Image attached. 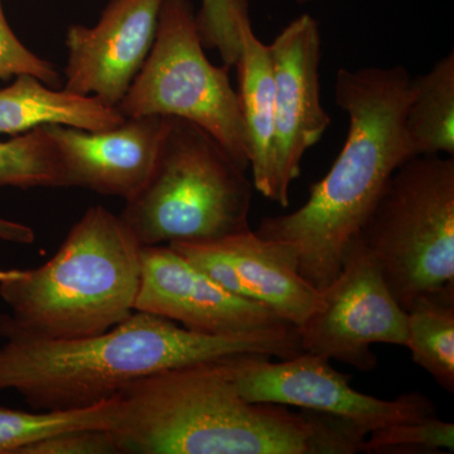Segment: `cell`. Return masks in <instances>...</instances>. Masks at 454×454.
<instances>
[{
    "mask_svg": "<svg viewBox=\"0 0 454 454\" xmlns=\"http://www.w3.org/2000/svg\"><path fill=\"white\" fill-rule=\"evenodd\" d=\"M0 391L20 394L32 411H65L113 399L151 373L203 361L301 354L297 328L219 336L136 310L106 333L80 339H41L3 333Z\"/></svg>",
    "mask_w": 454,
    "mask_h": 454,
    "instance_id": "6da1fadb",
    "label": "cell"
},
{
    "mask_svg": "<svg viewBox=\"0 0 454 454\" xmlns=\"http://www.w3.org/2000/svg\"><path fill=\"white\" fill-rule=\"evenodd\" d=\"M411 76L403 66L340 68L334 100L348 116L342 151L298 210L265 217L256 234L294 254L301 277L324 291L342 269L393 173L415 157L404 129Z\"/></svg>",
    "mask_w": 454,
    "mask_h": 454,
    "instance_id": "7a4b0ae2",
    "label": "cell"
},
{
    "mask_svg": "<svg viewBox=\"0 0 454 454\" xmlns=\"http://www.w3.org/2000/svg\"><path fill=\"white\" fill-rule=\"evenodd\" d=\"M230 358L173 367L118 394L121 454H315L309 411L247 402Z\"/></svg>",
    "mask_w": 454,
    "mask_h": 454,
    "instance_id": "3957f363",
    "label": "cell"
},
{
    "mask_svg": "<svg viewBox=\"0 0 454 454\" xmlns=\"http://www.w3.org/2000/svg\"><path fill=\"white\" fill-rule=\"evenodd\" d=\"M142 247L121 217L103 206L88 208L49 262L0 282V298L11 309L0 316V333L80 339L129 318Z\"/></svg>",
    "mask_w": 454,
    "mask_h": 454,
    "instance_id": "277c9868",
    "label": "cell"
},
{
    "mask_svg": "<svg viewBox=\"0 0 454 454\" xmlns=\"http://www.w3.org/2000/svg\"><path fill=\"white\" fill-rule=\"evenodd\" d=\"M247 170L201 127L167 116L151 176L119 217L142 247L240 234L250 230Z\"/></svg>",
    "mask_w": 454,
    "mask_h": 454,
    "instance_id": "5b68a950",
    "label": "cell"
},
{
    "mask_svg": "<svg viewBox=\"0 0 454 454\" xmlns=\"http://www.w3.org/2000/svg\"><path fill=\"white\" fill-rule=\"evenodd\" d=\"M397 303L454 286V155H415L393 173L358 232Z\"/></svg>",
    "mask_w": 454,
    "mask_h": 454,
    "instance_id": "8992f818",
    "label": "cell"
},
{
    "mask_svg": "<svg viewBox=\"0 0 454 454\" xmlns=\"http://www.w3.org/2000/svg\"><path fill=\"white\" fill-rule=\"evenodd\" d=\"M203 49L191 0H163L151 52L116 109L125 118L160 115L193 122L249 169L231 67L212 65Z\"/></svg>",
    "mask_w": 454,
    "mask_h": 454,
    "instance_id": "52a82bcc",
    "label": "cell"
},
{
    "mask_svg": "<svg viewBox=\"0 0 454 454\" xmlns=\"http://www.w3.org/2000/svg\"><path fill=\"white\" fill-rule=\"evenodd\" d=\"M321 294L318 309L297 328L301 351L367 372L378 365L372 345L405 348L408 312L360 236L349 243L339 276Z\"/></svg>",
    "mask_w": 454,
    "mask_h": 454,
    "instance_id": "ba28073f",
    "label": "cell"
},
{
    "mask_svg": "<svg viewBox=\"0 0 454 454\" xmlns=\"http://www.w3.org/2000/svg\"><path fill=\"white\" fill-rule=\"evenodd\" d=\"M230 364L236 387L247 402L324 411L369 434L435 415V405L424 394L414 391L393 400L367 395L352 387L349 376L334 370L330 360L309 352L278 363L265 355H240L230 358Z\"/></svg>",
    "mask_w": 454,
    "mask_h": 454,
    "instance_id": "9c48e42d",
    "label": "cell"
},
{
    "mask_svg": "<svg viewBox=\"0 0 454 454\" xmlns=\"http://www.w3.org/2000/svg\"><path fill=\"white\" fill-rule=\"evenodd\" d=\"M276 89L273 202L288 207L301 160L322 139L331 118L322 106L319 65L322 38L310 14L292 20L268 44Z\"/></svg>",
    "mask_w": 454,
    "mask_h": 454,
    "instance_id": "30bf717a",
    "label": "cell"
},
{
    "mask_svg": "<svg viewBox=\"0 0 454 454\" xmlns=\"http://www.w3.org/2000/svg\"><path fill=\"white\" fill-rule=\"evenodd\" d=\"M136 310L219 336L294 327L267 307L226 291L170 245L142 247Z\"/></svg>",
    "mask_w": 454,
    "mask_h": 454,
    "instance_id": "8fae6325",
    "label": "cell"
},
{
    "mask_svg": "<svg viewBox=\"0 0 454 454\" xmlns=\"http://www.w3.org/2000/svg\"><path fill=\"white\" fill-rule=\"evenodd\" d=\"M168 245L226 291L267 307L295 328L321 304V291L301 277L292 250L252 229L217 240Z\"/></svg>",
    "mask_w": 454,
    "mask_h": 454,
    "instance_id": "7c38bea8",
    "label": "cell"
},
{
    "mask_svg": "<svg viewBox=\"0 0 454 454\" xmlns=\"http://www.w3.org/2000/svg\"><path fill=\"white\" fill-rule=\"evenodd\" d=\"M163 0H110L94 27L73 25L65 90L116 107L151 52Z\"/></svg>",
    "mask_w": 454,
    "mask_h": 454,
    "instance_id": "4fadbf2b",
    "label": "cell"
},
{
    "mask_svg": "<svg viewBox=\"0 0 454 454\" xmlns=\"http://www.w3.org/2000/svg\"><path fill=\"white\" fill-rule=\"evenodd\" d=\"M166 122L167 116L145 115L125 118L106 130L46 125L65 187L85 188L128 201L151 176Z\"/></svg>",
    "mask_w": 454,
    "mask_h": 454,
    "instance_id": "5bb4252c",
    "label": "cell"
},
{
    "mask_svg": "<svg viewBox=\"0 0 454 454\" xmlns=\"http://www.w3.org/2000/svg\"><path fill=\"white\" fill-rule=\"evenodd\" d=\"M241 50L236 61L239 106L247 136L253 184L273 201L276 89L268 44L254 33L252 20L240 27Z\"/></svg>",
    "mask_w": 454,
    "mask_h": 454,
    "instance_id": "9a60e30c",
    "label": "cell"
},
{
    "mask_svg": "<svg viewBox=\"0 0 454 454\" xmlns=\"http://www.w3.org/2000/svg\"><path fill=\"white\" fill-rule=\"evenodd\" d=\"M124 121L116 107L97 98L59 91L31 74H20L0 90V134L20 136L42 125L106 130Z\"/></svg>",
    "mask_w": 454,
    "mask_h": 454,
    "instance_id": "2e32d148",
    "label": "cell"
},
{
    "mask_svg": "<svg viewBox=\"0 0 454 454\" xmlns=\"http://www.w3.org/2000/svg\"><path fill=\"white\" fill-rule=\"evenodd\" d=\"M404 129L415 155H454V55L411 77Z\"/></svg>",
    "mask_w": 454,
    "mask_h": 454,
    "instance_id": "e0dca14e",
    "label": "cell"
},
{
    "mask_svg": "<svg viewBox=\"0 0 454 454\" xmlns=\"http://www.w3.org/2000/svg\"><path fill=\"white\" fill-rule=\"evenodd\" d=\"M406 348L448 393H454V286L419 298L408 310Z\"/></svg>",
    "mask_w": 454,
    "mask_h": 454,
    "instance_id": "ac0fdd59",
    "label": "cell"
},
{
    "mask_svg": "<svg viewBox=\"0 0 454 454\" xmlns=\"http://www.w3.org/2000/svg\"><path fill=\"white\" fill-rule=\"evenodd\" d=\"M118 395L89 408L65 411H20L0 406V454H20L23 448L59 433L77 429H112Z\"/></svg>",
    "mask_w": 454,
    "mask_h": 454,
    "instance_id": "d6986e66",
    "label": "cell"
},
{
    "mask_svg": "<svg viewBox=\"0 0 454 454\" xmlns=\"http://www.w3.org/2000/svg\"><path fill=\"white\" fill-rule=\"evenodd\" d=\"M0 187H65L61 163L46 125L0 142Z\"/></svg>",
    "mask_w": 454,
    "mask_h": 454,
    "instance_id": "ffe728a7",
    "label": "cell"
},
{
    "mask_svg": "<svg viewBox=\"0 0 454 454\" xmlns=\"http://www.w3.org/2000/svg\"><path fill=\"white\" fill-rule=\"evenodd\" d=\"M453 423L435 415L415 422L394 424L367 435L361 453L432 454L453 452Z\"/></svg>",
    "mask_w": 454,
    "mask_h": 454,
    "instance_id": "44dd1931",
    "label": "cell"
},
{
    "mask_svg": "<svg viewBox=\"0 0 454 454\" xmlns=\"http://www.w3.org/2000/svg\"><path fill=\"white\" fill-rule=\"evenodd\" d=\"M196 20L203 46L219 51L223 65L235 66L241 50L240 27L250 20V0H201Z\"/></svg>",
    "mask_w": 454,
    "mask_h": 454,
    "instance_id": "7402d4cb",
    "label": "cell"
},
{
    "mask_svg": "<svg viewBox=\"0 0 454 454\" xmlns=\"http://www.w3.org/2000/svg\"><path fill=\"white\" fill-rule=\"evenodd\" d=\"M31 74L42 82L59 88L61 76L55 66L27 49L9 26L0 0V80Z\"/></svg>",
    "mask_w": 454,
    "mask_h": 454,
    "instance_id": "603a6c76",
    "label": "cell"
},
{
    "mask_svg": "<svg viewBox=\"0 0 454 454\" xmlns=\"http://www.w3.org/2000/svg\"><path fill=\"white\" fill-rule=\"evenodd\" d=\"M20 454H121L109 429H77L35 442Z\"/></svg>",
    "mask_w": 454,
    "mask_h": 454,
    "instance_id": "cb8c5ba5",
    "label": "cell"
},
{
    "mask_svg": "<svg viewBox=\"0 0 454 454\" xmlns=\"http://www.w3.org/2000/svg\"><path fill=\"white\" fill-rule=\"evenodd\" d=\"M0 240L20 245H31L35 241V232L25 223L0 217Z\"/></svg>",
    "mask_w": 454,
    "mask_h": 454,
    "instance_id": "d4e9b609",
    "label": "cell"
},
{
    "mask_svg": "<svg viewBox=\"0 0 454 454\" xmlns=\"http://www.w3.org/2000/svg\"><path fill=\"white\" fill-rule=\"evenodd\" d=\"M20 269H0V282L7 280L9 278L16 276Z\"/></svg>",
    "mask_w": 454,
    "mask_h": 454,
    "instance_id": "484cf974",
    "label": "cell"
},
{
    "mask_svg": "<svg viewBox=\"0 0 454 454\" xmlns=\"http://www.w3.org/2000/svg\"><path fill=\"white\" fill-rule=\"evenodd\" d=\"M312 0H297L298 4H307V3H310Z\"/></svg>",
    "mask_w": 454,
    "mask_h": 454,
    "instance_id": "4316f807",
    "label": "cell"
}]
</instances>
